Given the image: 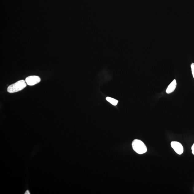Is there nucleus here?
Here are the masks:
<instances>
[{
	"label": "nucleus",
	"instance_id": "obj_1",
	"mask_svg": "<svg viewBox=\"0 0 194 194\" xmlns=\"http://www.w3.org/2000/svg\"><path fill=\"white\" fill-rule=\"evenodd\" d=\"M132 147L134 151L139 154H143L147 151L146 146L142 141L135 139L133 141Z\"/></svg>",
	"mask_w": 194,
	"mask_h": 194
},
{
	"label": "nucleus",
	"instance_id": "obj_2",
	"mask_svg": "<svg viewBox=\"0 0 194 194\" xmlns=\"http://www.w3.org/2000/svg\"><path fill=\"white\" fill-rule=\"evenodd\" d=\"M24 80H21L8 86L7 91L10 93L17 92L24 89L26 87L27 83Z\"/></svg>",
	"mask_w": 194,
	"mask_h": 194
},
{
	"label": "nucleus",
	"instance_id": "obj_3",
	"mask_svg": "<svg viewBox=\"0 0 194 194\" xmlns=\"http://www.w3.org/2000/svg\"><path fill=\"white\" fill-rule=\"evenodd\" d=\"M172 148L177 154L179 155H182L184 152V148L183 145L180 142L177 141H172L170 143Z\"/></svg>",
	"mask_w": 194,
	"mask_h": 194
},
{
	"label": "nucleus",
	"instance_id": "obj_4",
	"mask_svg": "<svg viewBox=\"0 0 194 194\" xmlns=\"http://www.w3.org/2000/svg\"><path fill=\"white\" fill-rule=\"evenodd\" d=\"M41 81V78L37 76H30L26 78V81L27 85L29 86H33L38 83Z\"/></svg>",
	"mask_w": 194,
	"mask_h": 194
},
{
	"label": "nucleus",
	"instance_id": "obj_5",
	"mask_svg": "<svg viewBox=\"0 0 194 194\" xmlns=\"http://www.w3.org/2000/svg\"><path fill=\"white\" fill-rule=\"evenodd\" d=\"M177 84L176 80H174L168 86V87L166 89V92L168 94L172 93L174 91L176 88Z\"/></svg>",
	"mask_w": 194,
	"mask_h": 194
},
{
	"label": "nucleus",
	"instance_id": "obj_6",
	"mask_svg": "<svg viewBox=\"0 0 194 194\" xmlns=\"http://www.w3.org/2000/svg\"><path fill=\"white\" fill-rule=\"evenodd\" d=\"M106 100L110 103H111V104L114 105V106H116L118 104V101L114 99L111 98V97H107Z\"/></svg>",
	"mask_w": 194,
	"mask_h": 194
},
{
	"label": "nucleus",
	"instance_id": "obj_7",
	"mask_svg": "<svg viewBox=\"0 0 194 194\" xmlns=\"http://www.w3.org/2000/svg\"><path fill=\"white\" fill-rule=\"evenodd\" d=\"M191 68L192 70V74L194 79V63H192L191 64Z\"/></svg>",
	"mask_w": 194,
	"mask_h": 194
},
{
	"label": "nucleus",
	"instance_id": "obj_8",
	"mask_svg": "<svg viewBox=\"0 0 194 194\" xmlns=\"http://www.w3.org/2000/svg\"><path fill=\"white\" fill-rule=\"evenodd\" d=\"M192 153L194 155V143L191 147Z\"/></svg>",
	"mask_w": 194,
	"mask_h": 194
},
{
	"label": "nucleus",
	"instance_id": "obj_9",
	"mask_svg": "<svg viewBox=\"0 0 194 194\" xmlns=\"http://www.w3.org/2000/svg\"><path fill=\"white\" fill-rule=\"evenodd\" d=\"M30 192H29L27 190L26 192H25V194H30Z\"/></svg>",
	"mask_w": 194,
	"mask_h": 194
},
{
	"label": "nucleus",
	"instance_id": "obj_10",
	"mask_svg": "<svg viewBox=\"0 0 194 194\" xmlns=\"http://www.w3.org/2000/svg\"></svg>",
	"mask_w": 194,
	"mask_h": 194
}]
</instances>
